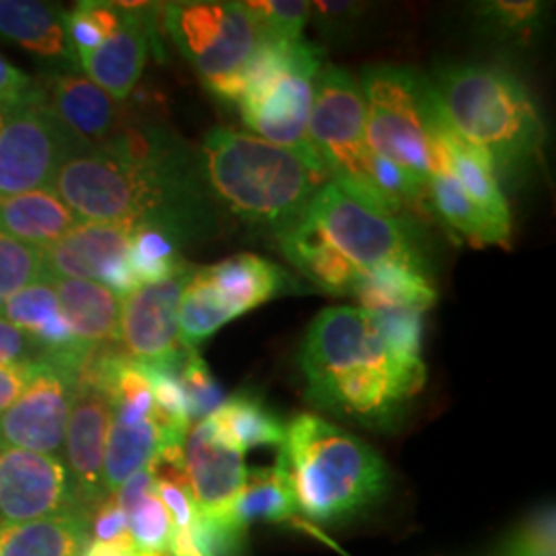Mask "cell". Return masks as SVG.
<instances>
[{
	"label": "cell",
	"mask_w": 556,
	"mask_h": 556,
	"mask_svg": "<svg viewBox=\"0 0 556 556\" xmlns=\"http://www.w3.org/2000/svg\"><path fill=\"white\" fill-rule=\"evenodd\" d=\"M163 25L204 87L225 103H238L243 73L258 31L245 2H169Z\"/></svg>",
	"instance_id": "ba28073f"
},
{
	"label": "cell",
	"mask_w": 556,
	"mask_h": 556,
	"mask_svg": "<svg viewBox=\"0 0 556 556\" xmlns=\"http://www.w3.org/2000/svg\"><path fill=\"white\" fill-rule=\"evenodd\" d=\"M256 23L258 38L298 41L312 15V2L305 0H262L245 2Z\"/></svg>",
	"instance_id": "1f68e13d"
},
{
	"label": "cell",
	"mask_w": 556,
	"mask_h": 556,
	"mask_svg": "<svg viewBox=\"0 0 556 556\" xmlns=\"http://www.w3.org/2000/svg\"><path fill=\"white\" fill-rule=\"evenodd\" d=\"M137 229L130 223H80L56 243L41 250V278H75L103 285L128 258Z\"/></svg>",
	"instance_id": "e0dca14e"
},
{
	"label": "cell",
	"mask_w": 556,
	"mask_h": 556,
	"mask_svg": "<svg viewBox=\"0 0 556 556\" xmlns=\"http://www.w3.org/2000/svg\"><path fill=\"white\" fill-rule=\"evenodd\" d=\"M298 511V501L280 456L273 468L248 470L243 491L236 505V521L243 530L258 521H285Z\"/></svg>",
	"instance_id": "f1b7e54d"
},
{
	"label": "cell",
	"mask_w": 556,
	"mask_h": 556,
	"mask_svg": "<svg viewBox=\"0 0 556 556\" xmlns=\"http://www.w3.org/2000/svg\"><path fill=\"white\" fill-rule=\"evenodd\" d=\"M427 204L462 238L477 245H509L511 223L495 219L450 174H439L427 184Z\"/></svg>",
	"instance_id": "484cf974"
},
{
	"label": "cell",
	"mask_w": 556,
	"mask_h": 556,
	"mask_svg": "<svg viewBox=\"0 0 556 556\" xmlns=\"http://www.w3.org/2000/svg\"><path fill=\"white\" fill-rule=\"evenodd\" d=\"M503 556H555V509L544 507L509 538Z\"/></svg>",
	"instance_id": "d590c367"
},
{
	"label": "cell",
	"mask_w": 556,
	"mask_h": 556,
	"mask_svg": "<svg viewBox=\"0 0 556 556\" xmlns=\"http://www.w3.org/2000/svg\"><path fill=\"white\" fill-rule=\"evenodd\" d=\"M355 298L363 303V309L374 314L388 309H410L425 314L435 305L438 293L427 270L388 264L361 275Z\"/></svg>",
	"instance_id": "4316f807"
},
{
	"label": "cell",
	"mask_w": 556,
	"mask_h": 556,
	"mask_svg": "<svg viewBox=\"0 0 556 556\" xmlns=\"http://www.w3.org/2000/svg\"><path fill=\"white\" fill-rule=\"evenodd\" d=\"M358 85L374 157L394 163L425 186L445 174V142L454 126L433 80L410 66L374 64L363 68Z\"/></svg>",
	"instance_id": "5b68a950"
},
{
	"label": "cell",
	"mask_w": 556,
	"mask_h": 556,
	"mask_svg": "<svg viewBox=\"0 0 556 556\" xmlns=\"http://www.w3.org/2000/svg\"><path fill=\"white\" fill-rule=\"evenodd\" d=\"M48 361L38 340L0 316V367L36 365Z\"/></svg>",
	"instance_id": "8d00e7d4"
},
{
	"label": "cell",
	"mask_w": 556,
	"mask_h": 556,
	"mask_svg": "<svg viewBox=\"0 0 556 556\" xmlns=\"http://www.w3.org/2000/svg\"><path fill=\"white\" fill-rule=\"evenodd\" d=\"M4 114H7V108L0 105V128H2V122H4Z\"/></svg>",
	"instance_id": "7bdbcfd3"
},
{
	"label": "cell",
	"mask_w": 556,
	"mask_h": 556,
	"mask_svg": "<svg viewBox=\"0 0 556 556\" xmlns=\"http://www.w3.org/2000/svg\"><path fill=\"white\" fill-rule=\"evenodd\" d=\"M52 282L60 314L79 344L87 349L119 344L122 298L93 280L59 278Z\"/></svg>",
	"instance_id": "7402d4cb"
},
{
	"label": "cell",
	"mask_w": 556,
	"mask_h": 556,
	"mask_svg": "<svg viewBox=\"0 0 556 556\" xmlns=\"http://www.w3.org/2000/svg\"><path fill=\"white\" fill-rule=\"evenodd\" d=\"M124 21L96 50L79 52L77 62L85 77L93 80L112 100H128L137 87L153 36L155 7L149 2H118Z\"/></svg>",
	"instance_id": "2e32d148"
},
{
	"label": "cell",
	"mask_w": 556,
	"mask_h": 556,
	"mask_svg": "<svg viewBox=\"0 0 556 556\" xmlns=\"http://www.w3.org/2000/svg\"><path fill=\"white\" fill-rule=\"evenodd\" d=\"M190 273L192 268L184 266L174 277L144 285L122 298L119 342L132 361L153 367H179L188 355V349L179 342L178 309Z\"/></svg>",
	"instance_id": "7c38bea8"
},
{
	"label": "cell",
	"mask_w": 556,
	"mask_h": 556,
	"mask_svg": "<svg viewBox=\"0 0 556 556\" xmlns=\"http://www.w3.org/2000/svg\"><path fill=\"white\" fill-rule=\"evenodd\" d=\"M41 275V250L0 233V309L21 289L40 280Z\"/></svg>",
	"instance_id": "d6a6232c"
},
{
	"label": "cell",
	"mask_w": 556,
	"mask_h": 556,
	"mask_svg": "<svg viewBox=\"0 0 556 556\" xmlns=\"http://www.w3.org/2000/svg\"><path fill=\"white\" fill-rule=\"evenodd\" d=\"M80 223L52 188L0 197V233L38 250L50 248Z\"/></svg>",
	"instance_id": "cb8c5ba5"
},
{
	"label": "cell",
	"mask_w": 556,
	"mask_h": 556,
	"mask_svg": "<svg viewBox=\"0 0 556 556\" xmlns=\"http://www.w3.org/2000/svg\"><path fill=\"white\" fill-rule=\"evenodd\" d=\"M324 50L312 41L258 38L236 105L245 128L282 147H309L307 122Z\"/></svg>",
	"instance_id": "8992f818"
},
{
	"label": "cell",
	"mask_w": 556,
	"mask_h": 556,
	"mask_svg": "<svg viewBox=\"0 0 556 556\" xmlns=\"http://www.w3.org/2000/svg\"><path fill=\"white\" fill-rule=\"evenodd\" d=\"M277 239L285 258L319 289L334 295H355L363 270L344 258L307 217L298 220Z\"/></svg>",
	"instance_id": "603a6c76"
},
{
	"label": "cell",
	"mask_w": 556,
	"mask_h": 556,
	"mask_svg": "<svg viewBox=\"0 0 556 556\" xmlns=\"http://www.w3.org/2000/svg\"><path fill=\"white\" fill-rule=\"evenodd\" d=\"M200 167L220 204L275 236L303 219L321 186L332 181L312 147H282L231 128L206 135Z\"/></svg>",
	"instance_id": "7a4b0ae2"
},
{
	"label": "cell",
	"mask_w": 556,
	"mask_h": 556,
	"mask_svg": "<svg viewBox=\"0 0 556 556\" xmlns=\"http://www.w3.org/2000/svg\"><path fill=\"white\" fill-rule=\"evenodd\" d=\"M200 273L231 319L293 289V280L280 266L254 254L231 256L219 264L200 268Z\"/></svg>",
	"instance_id": "ffe728a7"
},
{
	"label": "cell",
	"mask_w": 556,
	"mask_h": 556,
	"mask_svg": "<svg viewBox=\"0 0 556 556\" xmlns=\"http://www.w3.org/2000/svg\"><path fill=\"white\" fill-rule=\"evenodd\" d=\"M80 509L60 457L0 445V523H23Z\"/></svg>",
	"instance_id": "5bb4252c"
},
{
	"label": "cell",
	"mask_w": 556,
	"mask_h": 556,
	"mask_svg": "<svg viewBox=\"0 0 556 556\" xmlns=\"http://www.w3.org/2000/svg\"><path fill=\"white\" fill-rule=\"evenodd\" d=\"M278 456L298 511L321 526L344 523L381 501L390 472L378 452L334 422L303 413L285 425Z\"/></svg>",
	"instance_id": "3957f363"
},
{
	"label": "cell",
	"mask_w": 556,
	"mask_h": 556,
	"mask_svg": "<svg viewBox=\"0 0 556 556\" xmlns=\"http://www.w3.org/2000/svg\"><path fill=\"white\" fill-rule=\"evenodd\" d=\"M151 413L153 392L112 400V420L103 459L105 497L114 495L160 452L161 435Z\"/></svg>",
	"instance_id": "ac0fdd59"
},
{
	"label": "cell",
	"mask_w": 556,
	"mask_h": 556,
	"mask_svg": "<svg viewBox=\"0 0 556 556\" xmlns=\"http://www.w3.org/2000/svg\"><path fill=\"white\" fill-rule=\"evenodd\" d=\"M128 532L142 553H165L174 532V519L163 505L157 491H151L126 516Z\"/></svg>",
	"instance_id": "836d02e7"
},
{
	"label": "cell",
	"mask_w": 556,
	"mask_h": 556,
	"mask_svg": "<svg viewBox=\"0 0 556 556\" xmlns=\"http://www.w3.org/2000/svg\"><path fill=\"white\" fill-rule=\"evenodd\" d=\"M179 245L178 239L153 227H139L135 231L128 250V268L139 289L174 277L188 266L179 258Z\"/></svg>",
	"instance_id": "f546056e"
},
{
	"label": "cell",
	"mask_w": 556,
	"mask_h": 556,
	"mask_svg": "<svg viewBox=\"0 0 556 556\" xmlns=\"http://www.w3.org/2000/svg\"><path fill=\"white\" fill-rule=\"evenodd\" d=\"M206 418L220 438L238 447L241 454L254 447L282 445L285 439V422L250 392L223 400Z\"/></svg>",
	"instance_id": "83f0119b"
},
{
	"label": "cell",
	"mask_w": 556,
	"mask_h": 556,
	"mask_svg": "<svg viewBox=\"0 0 556 556\" xmlns=\"http://www.w3.org/2000/svg\"><path fill=\"white\" fill-rule=\"evenodd\" d=\"M46 85L52 114L77 139L101 144L118 130L124 110L93 80L77 71H60Z\"/></svg>",
	"instance_id": "d6986e66"
},
{
	"label": "cell",
	"mask_w": 556,
	"mask_h": 556,
	"mask_svg": "<svg viewBox=\"0 0 556 556\" xmlns=\"http://www.w3.org/2000/svg\"><path fill=\"white\" fill-rule=\"evenodd\" d=\"M112 420V400L91 379H77L64 431L68 477L80 509L93 511L105 501L103 459Z\"/></svg>",
	"instance_id": "9a60e30c"
},
{
	"label": "cell",
	"mask_w": 556,
	"mask_h": 556,
	"mask_svg": "<svg viewBox=\"0 0 556 556\" xmlns=\"http://www.w3.org/2000/svg\"><path fill=\"white\" fill-rule=\"evenodd\" d=\"M363 13H365V7L357 2L318 0V2H312L309 20H314L316 27L326 38L334 40L340 36H349Z\"/></svg>",
	"instance_id": "74e56055"
},
{
	"label": "cell",
	"mask_w": 556,
	"mask_h": 556,
	"mask_svg": "<svg viewBox=\"0 0 556 556\" xmlns=\"http://www.w3.org/2000/svg\"><path fill=\"white\" fill-rule=\"evenodd\" d=\"M36 365H15V367H0V415L21 396L29 379L36 374Z\"/></svg>",
	"instance_id": "60d3db41"
},
{
	"label": "cell",
	"mask_w": 556,
	"mask_h": 556,
	"mask_svg": "<svg viewBox=\"0 0 556 556\" xmlns=\"http://www.w3.org/2000/svg\"><path fill=\"white\" fill-rule=\"evenodd\" d=\"M546 4L536 0H491L475 9L477 23L501 40L530 41L544 25Z\"/></svg>",
	"instance_id": "4dcf8cb0"
},
{
	"label": "cell",
	"mask_w": 556,
	"mask_h": 556,
	"mask_svg": "<svg viewBox=\"0 0 556 556\" xmlns=\"http://www.w3.org/2000/svg\"><path fill=\"white\" fill-rule=\"evenodd\" d=\"M307 142L332 181L361 204L397 217L374 178V153L365 137V100L358 80L326 64L314 80Z\"/></svg>",
	"instance_id": "52a82bcc"
},
{
	"label": "cell",
	"mask_w": 556,
	"mask_h": 556,
	"mask_svg": "<svg viewBox=\"0 0 556 556\" xmlns=\"http://www.w3.org/2000/svg\"><path fill=\"white\" fill-rule=\"evenodd\" d=\"M299 361L314 406L378 431L400 422L427 378L390 349L374 312L349 305L319 312Z\"/></svg>",
	"instance_id": "6da1fadb"
},
{
	"label": "cell",
	"mask_w": 556,
	"mask_h": 556,
	"mask_svg": "<svg viewBox=\"0 0 556 556\" xmlns=\"http://www.w3.org/2000/svg\"><path fill=\"white\" fill-rule=\"evenodd\" d=\"M305 217L363 273L388 264L427 270L422 248L410 220L383 215L361 204L337 181L321 186Z\"/></svg>",
	"instance_id": "9c48e42d"
},
{
	"label": "cell",
	"mask_w": 556,
	"mask_h": 556,
	"mask_svg": "<svg viewBox=\"0 0 556 556\" xmlns=\"http://www.w3.org/2000/svg\"><path fill=\"white\" fill-rule=\"evenodd\" d=\"M178 379L190 420H202L208 417L220 402V390L217 381L211 376L206 363L199 357L197 351H188L178 369Z\"/></svg>",
	"instance_id": "e575fe53"
},
{
	"label": "cell",
	"mask_w": 556,
	"mask_h": 556,
	"mask_svg": "<svg viewBox=\"0 0 556 556\" xmlns=\"http://www.w3.org/2000/svg\"><path fill=\"white\" fill-rule=\"evenodd\" d=\"M73 140L46 98L7 108L0 128V197L50 188Z\"/></svg>",
	"instance_id": "30bf717a"
},
{
	"label": "cell",
	"mask_w": 556,
	"mask_h": 556,
	"mask_svg": "<svg viewBox=\"0 0 556 556\" xmlns=\"http://www.w3.org/2000/svg\"><path fill=\"white\" fill-rule=\"evenodd\" d=\"M139 553L137 544L130 534L112 540V542H98V540H87L85 548L80 556H135Z\"/></svg>",
	"instance_id": "b9f144b4"
},
{
	"label": "cell",
	"mask_w": 556,
	"mask_h": 556,
	"mask_svg": "<svg viewBox=\"0 0 556 556\" xmlns=\"http://www.w3.org/2000/svg\"><path fill=\"white\" fill-rule=\"evenodd\" d=\"M46 93L36 87V83L29 79L17 66H13L9 60L0 56V105L2 108H15L23 103L43 100Z\"/></svg>",
	"instance_id": "f35d334b"
},
{
	"label": "cell",
	"mask_w": 556,
	"mask_h": 556,
	"mask_svg": "<svg viewBox=\"0 0 556 556\" xmlns=\"http://www.w3.org/2000/svg\"><path fill=\"white\" fill-rule=\"evenodd\" d=\"M243 456L238 447L220 438L208 418H202L188 431L184 439V466L197 514L202 519L223 528H239L236 505L248 478Z\"/></svg>",
	"instance_id": "4fadbf2b"
},
{
	"label": "cell",
	"mask_w": 556,
	"mask_h": 556,
	"mask_svg": "<svg viewBox=\"0 0 556 556\" xmlns=\"http://www.w3.org/2000/svg\"><path fill=\"white\" fill-rule=\"evenodd\" d=\"M438 89L454 130L509 179L532 167L546 139L544 122L526 85L505 68L452 64L439 71Z\"/></svg>",
	"instance_id": "277c9868"
},
{
	"label": "cell",
	"mask_w": 556,
	"mask_h": 556,
	"mask_svg": "<svg viewBox=\"0 0 556 556\" xmlns=\"http://www.w3.org/2000/svg\"><path fill=\"white\" fill-rule=\"evenodd\" d=\"M91 530H93L91 540H98V542H112L130 534L126 514L119 509L114 495L105 498L96 509V516L91 519Z\"/></svg>",
	"instance_id": "ab89813d"
},
{
	"label": "cell",
	"mask_w": 556,
	"mask_h": 556,
	"mask_svg": "<svg viewBox=\"0 0 556 556\" xmlns=\"http://www.w3.org/2000/svg\"><path fill=\"white\" fill-rule=\"evenodd\" d=\"M91 514L73 509L23 523H0V556H80Z\"/></svg>",
	"instance_id": "d4e9b609"
},
{
	"label": "cell",
	"mask_w": 556,
	"mask_h": 556,
	"mask_svg": "<svg viewBox=\"0 0 556 556\" xmlns=\"http://www.w3.org/2000/svg\"><path fill=\"white\" fill-rule=\"evenodd\" d=\"M0 34L34 56L77 71V52L68 40L66 11L48 2L0 0Z\"/></svg>",
	"instance_id": "44dd1931"
},
{
	"label": "cell",
	"mask_w": 556,
	"mask_h": 556,
	"mask_svg": "<svg viewBox=\"0 0 556 556\" xmlns=\"http://www.w3.org/2000/svg\"><path fill=\"white\" fill-rule=\"evenodd\" d=\"M79 374L38 363L21 396L0 415V445L59 457Z\"/></svg>",
	"instance_id": "8fae6325"
}]
</instances>
